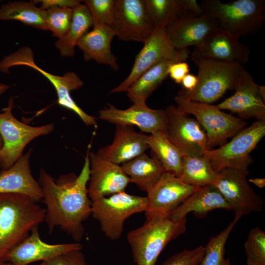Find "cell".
<instances>
[{
  "label": "cell",
  "instance_id": "cell-1",
  "mask_svg": "<svg viewBox=\"0 0 265 265\" xmlns=\"http://www.w3.org/2000/svg\"><path fill=\"white\" fill-rule=\"evenodd\" d=\"M89 178V151L78 176L70 173L55 181L44 169H40L38 182L46 206L44 221L50 232L60 227L75 241L79 242L82 239L83 223L92 214V201L87 186Z\"/></svg>",
  "mask_w": 265,
  "mask_h": 265
},
{
  "label": "cell",
  "instance_id": "cell-2",
  "mask_svg": "<svg viewBox=\"0 0 265 265\" xmlns=\"http://www.w3.org/2000/svg\"><path fill=\"white\" fill-rule=\"evenodd\" d=\"M45 215L46 209L27 196L0 193V257L25 239Z\"/></svg>",
  "mask_w": 265,
  "mask_h": 265
},
{
  "label": "cell",
  "instance_id": "cell-3",
  "mask_svg": "<svg viewBox=\"0 0 265 265\" xmlns=\"http://www.w3.org/2000/svg\"><path fill=\"white\" fill-rule=\"evenodd\" d=\"M186 226V217L178 221L170 215L146 219L141 226L127 234L135 263L155 265L167 244L185 233Z\"/></svg>",
  "mask_w": 265,
  "mask_h": 265
},
{
  "label": "cell",
  "instance_id": "cell-4",
  "mask_svg": "<svg viewBox=\"0 0 265 265\" xmlns=\"http://www.w3.org/2000/svg\"><path fill=\"white\" fill-rule=\"evenodd\" d=\"M198 67V83L191 91L183 88L178 94L195 102L211 104L228 91L234 90L244 68L242 65L201 57L192 53Z\"/></svg>",
  "mask_w": 265,
  "mask_h": 265
},
{
  "label": "cell",
  "instance_id": "cell-5",
  "mask_svg": "<svg viewBox=\"0 0 265 265\" xmlns=\"http://www.w3.org/2000/svg\"><path fill=\"white\" fill-rule=\"evenodd\" d=\"M200 5L205 12L218 22L221 29L238 39L258 31L265 21L264 0H236L228 2L204 0Z\"/></svg>",
  "mask_w": 265,
  "mask_h": 265
},
{
  "label": "cell",
  "instance_id": "cell-6",
  "mask_svg": "<svg viewBox=\"0 0 265 265\" xmlns=\"http://www.w3.org/2000/svg\"><path fill=\"white\" fill-rule=\"evenodd\" d=\"M15 66H27L39 72L54 87L59 106L74 111L86 125L97 127L96 118L87 114L71 97V91L77 90L83 85L82 80L77 74L69 72L59 76L46 72L35 63L33 53L28 47H24L4 57L0 61V71L9 73V69Z\"/></svg>",
  "mask_w": 265,
  "mask_h": 265
},
{
  "label": "cell",
  "instance_id": "cell-7",
  "mask_svg": "<svg viewBox=\"0 0 265 265\" xmlns=\"http://www.w3.org/2000/svg\"><path fill=\"white\" fill-rule=\"evenodd\" d=\"M265 135V120H257L236 134L232 140L218 148L207 151L204 155L217 172L231 168L249 174L253 162L250 154Z\"/></svg>",
  "mask_w": 265,
  "mask_h": 265
},
{
  "label": "cell",
  "instance_id": "cell-8",
  "mask_svg": "<svg viewBox=\"0 0 265 265\" xmlns=\"http://www.w3.org/2000/svg\"><path fill=\"white\" fill-rule=\"evenodd\" d=\"M174 101L179 109L195 117L206 132L210 149L225 144L246 125L243 119L224 112L216 105L193 101L179 94Z\"/></svg>",
  "mask_w": 265,
  "mask_h": 265
},
{
  "label": "cell",
  "instance_id": "cell-9",
  "mask_svg": "<svg viewBox=\"0 0 265 265\" xmlns=\"http://www.w3.org/2000/svg\"><path fill=\"white\" fill-rule=\"evenodd\" d=\"M147 206L146 196L123 191L92 201L91 215L99 222L105 235L114 240L122 236L125 220L133 214L145 212Z\"/></svg>",
  "mask_w": 265,
  "mask_h": 265
},
{
  "label": "cell",
  "instance_id": "cell-10",
  "mask_svg": "<svg viewBox=\"0 0 265 265\" xmlns=\"http://www.w3.org/2000/svg\"><path fill=\"white\" fill-rule=\"evenodd\" d=\"M14 99L11 97L7 107L0 113V135L3 145L0 151V165L3 169L13 165L23 155L26 145L34 139L47 135L53 130L52 123L31 126L17 119L13 115Z\"/></svg>",
  "mask_w": 265,
  "mask_h": 265
},
{
  "label": "cell",
  "instance_id": "cell-11",
  "mask_svg": "<svg viewBox=\"0 0 265 265\" xmlns=\"http://www.w3.org/2000/svg\"><path fill=\"white\" fill-rule=\"evenodd\" d=\"M189 54L187 48L178 50L171 44L166 28H155L136 55L130 74L110 93L127 92L142 74L156 64L167 59L186 61Z\"/></svg>",
  "mask_w": 265,
  "mask_h": 265
},
{
  "label": "cell",
  "instance_id": "cell-12",
  "mask_svg": "<svg viewBox=\"0 0 265 265\" xmlns=\"http://www.w3.org/2000/svg\"><path fill=\"white\" fill-rule=\"evenodd\" d=\"M166 136L183 156H201L210 150L206 132L196 119L174 105L165 109Z\"/></svg>",
  "mask_w": 265,
  "mask_h": 265
},
{
  "label": "cell",
  "instance_id": "cell-13",
  "mask_svg": "<svg viewBox=\"0 0 265 265\" xmlns=\"http://www.w3.org/2000/svg\"><path fill=\"white\" fill-rule=\"evenodd\" d=\"M248 174L237 169L227 168L218 172L213 184L233 210L240 218L254 212H260L264 202L251 187Z\"/></svg>",
  "mask_w": 265,
  "mask_h": 265
},
{
  "label": "cell",
  "instance_id": "cell-14",
  "mask_svg": "<svg viewBox=\"0 0 265 265\" xmlns=\"http://www.w3.org/2000/svg\"><path fill=\"white\" fill-rule=\"evenodd\" d=\"M110 27L119 40L143 44L155 28L148 15L145 0H115Z\"/></svg>",
  "mask_w": 265,
  "mask_h": 265
},
{
  "label": "cell",
  "instance_id": "cell-15",
  "mask_svg": "<svg viewBox=\"0 0 265 265\" xmlns=\"http://www.w3.org/2000/svg\"><path fill=\"white\" fill-rule=\"evenodd\" d=\"M199 187L187 184L178 177L165 172L147 192L146 219L170 215Z\"/></svg>",
  "mask_w": 265,
  "mask_h": 265
},
{
  "label": "cell",
  "instance_id": "cell-16",
  "mask_svg": "<svg viewBox=\"0 0 265 265\" xmlns=\"http://www.w3.org/2000/svg\"><path fill=\"white\" fill-rule=\"evenodd\" d=\"M99 117L115 125L136 126L145 132L166 135L167 117L165 110L152 109L146 104H133L125 109L108 104L99 110Z\"/></svg>",
  "mask_w": 265,
  "mask_h": 265
},
{
  "label": "cell",
  "instance_id": "cell-17",
  "mask_svg": "<svg viewBox=\"0 0 265 265\" xmlns=\"http://www.w3.org/2000/svg\"><path fill=\"white\" fill-rule=\"evenodd\" d=\"M82 247V245L78 242L59 244L45 242L41 239L38 227H36L25 239L9 251L2 259L12 265H28L38 261L47 262L71 252L81 250Z\"/></svg>",
  "mask_w": 265,
  "mask_h": 265
},
{
  "label": "cell",
  "instance_id": "cell-18",
  "mask_svg": "<svg viewBox=\"0 0 265 265\" xmlns=\"http://www.w3.org/2000/svg\"><path fill=\"white\" fill-rule=\"evenodd\" d=\"M218 29V22L206 12L199 16L184 13L166 28L171 44L178 50L190 46L200 48L208 36Z\"/></svg>",
  "mask_w": 265,
  "mask_h": 265
},
{
  "label": "cell",
  "instance_id": "cell-19",
  "mask_svg": "<svg viewBox=\"0 0 265 265\" xmlns=\"http://www.w3.org/2000/svg\"><path fill=\"white\" fill-rule=\"evenodd\" d=\"M90 178L88 196L91 201L125 191L131 183L121 166L89 151Z\"/></svg>",
  "mask_w": 265,
  "mask_h": 265
},
{
  "label": "cell",
  "instance_id": "cell-20",
  "mask_svg": "<svg viewBox=\"0 0 265 265\" xmlns=\"http://www.w3.org/2000/svg\"><path fill=\"white\" fill-rule=\"evenodd\" d=\"M258 86L244 69L234 88L235 93L216 106L221 110L236 113L243 120H265V104L259 95Z\"/></svg>",
  "mask_w": 265,
  "mask_h": 265
},
{
  "label": "cell",
  "instance_id": "cell-21",
  "mask_svg": "<svg viewBox=\"0 0 265 265\" xmlns=\"http://www.w3.org/2000/svg\"><path fill=\"white\" fill-rule=\"evenodd\" d=\"M193 53L202 58L242 65L248 61L250 51L238 38L218 29L208 36L200 48H195Z\"/></svg>",
  "mask_w": 265,
  "mask_h": 265
},
{
  "label": "cell",
  "instance_id": "cell-22",
  "mask_svg": "<svg viewBox=\"0 0 265 265\" xmlns=\"http://www.w3.org/2000/svg\"><path fill=\"white\" fill-rule=\"evenodd\" d=\"M147 135L137 132L132 126L116 125L113 142L100 148L98 155L117 164L128 162L149 149Z\"/></svg>",
  "mask_w": 265,
  "mask_h": 265
},
{
  "label": "cell",
  "instance_id": "cell-23",
  "mask_svg": "<svg viewBox=\"0 0 265 265\" xmlns=\"http://www.w3.org/2000/svg\"><path fill=\"white\" fill-rule=\"evenodd\" d=\"M31 150L22 155L11 167L0 172V194L24 195L38 202L43 199L42 188L33 178L30 166Z\"/></svg>",
  "mask_w": 265,
  "mask_h": 265
},
{
  "label": "cell",
  "instance_id": "cell-24",
  "mask_svg": "<svg viewBox=\"0 0 265 265\" xmlns=\"http://www.w3.org/2000/svg\"><path fill=\"white\" fill-rule=\"evenodd\" d=\"M114 36L110 26H94L80 39L77 46L82 51L86 61L94 60L117 71L119 68L117 58L111 50V43Z\"/></svg>",
  "mask_w": 265,
  "mask_h": 265
},
{
  "label": "cell",
  "instance_id": "cell-25",
  "mask_svg": "<svg viewBox=\"0 0 265 265\" xmlns=\"http://www.w3.org/2000/svg\"><path fill=\"white\" fill-rule=\"evenodd\" d=\"M217 209L231 210L220 193L213 185L199 187L170 214L172 219L178 221L193 212L204 215Z\"/></svg>",
  "mask_w": 265,
  "mask_h": 265
},
{
  "label": "cell",
  "instance_id": "cell-26",
  "mask_svg": "<svg viewBox=\"0 0 265 265\" xmlns=\"http://www.w3.org/2000/svg\"><path fill=\"white\" fill-rule=\"evenodd\" d=\"M121 167L131 182L146 192L166 172L160 160L152 151L150 157L143 153L122 164Z\"/></svg>",
  "mask_w": 265,
  "mask_h": 265
},
{
  "label": "cell",
  "instance_id": "cell-27",
  "mask_svg": "<svg viewBox=\"0 0 265 265\" xmlns=\"http://www.w3.org/2000/svg\"><path fill=\"white\" fill-rule=\"evenodd\" d=\"M179 62L163 60L145 72L127 90V96L133 104H144L148 98L168 76L170 66Z\"/></svg>",
  "mask_w": 265,
  "mask_h": 265
},
{
  "label": "cell",
  "instance_id": "cell-28",
  "mask_svg": "<svg viewBox=\"0 0 265 265\" xmlns=\"http://www.w3.org/2000/svg\"><path fill=\"white\" fill-rule=\"evenodd\" d=\"M47 10L33 1L9 2L0 7V20H16L33 27L47 30Z\"/></svg>",
  "mask_w": 265,
  "mask_h": 265
},
{
  "label": "cell",
  "instance_id": "cell-29",
  "mask_svg": "<svg viewBox=\"0 0 265 265\" xmlns=\"http://www.w3.org/2000/svg\"><path fill=\"white\" fill-rule=\"evenodd\" d=\"M73 9L72 20L68 32L63 37L58 39L55 44L60 54L64 57L74 55L78 41L93 26L90 13L84 4L80 3Z\"/></svg>",
  "mask_w": 265,
  "mask_h": 265
},
{
  "label": "cell",
  "instance_id": "cell-30",
  "mask_svg": "<svg viewBox=\"0 0 265 265\" xmlns=\"http://www.w3.org/2000/svg\"><path fill=\"white\" fill-rule=\"evenodd\" d=\"M218 173L212 167L203 155L184 156L182 160V172L179 177L183 182L197 187L213 185Z\"/></svg>",
  "mask_w": 265,
  "mask_h": 265
},
{
  "label": "cell",
  "instance_id": "cell-31",
  "mask_svg": "<svg viewBox=\"0 0 265 265\" xmlns=\"http://www.w3.org/2000/svg\"><path fill=\"white\" fill-rule=\"evenodd\" d=\"M147 142L160 160L166 172L179 177L182 172L183 155L165 134L156 133L147 135Z\"/></svg>",
  "mask_w": 265,
  "mask_h": 265
},
{
  "label": "cell",
  "instance_id": "cell-32",
  "mask_svg": "<svg viewBox=\"0 0 265 265\" xmlns=\"http://www.w3.org/2000/svg\"><path fill=\"white\" fill-rule=\"evenodd\" d=\"M147 12L155 28H166L185 13L181 0H145Z\"/></svg>",
  "mask_w": 265,
  "mask_h": 265
},
{
  "label": "cell",
  "instance_id": "cell-33",
  "mask_svg": "<svg viewBox=\"0 0 265 265\" xmlns=\"http://www.w3.org/2000/svg\"><path fill=\"white\" fill-rule=\"evenodd\" d=\"M240 217L233 220L221 232L213 236L205 246V253L199 265H231L230 259L225 258V245L234 227Z\"/></svg>",
  "mask_w": 265,
  "mask_h": 265
},
{
  "label": "cell",
  "instance_id": "cell-34",
  "mask_svg": "<svg viewBox=\"0 0 265 265\" xmlns=\"http://www.w3.org/2000/svg\"><path fill=\"white\" fill-rule=\"evenodd\" d=\"M247 265H265V232L258 227L249 232L244 242Z\"/></svg>",
  "mask_w": 265,
  "mask_h": 265
},
{
  "label": "cell",
  "instance_id": "cell-35",
  "mask_svg": "<svg viewBox=\"0 0 265 265\" xmlns=\"http://www.w3.org/2000/svg\"><path fill=\"white\" fill-rule=\"evenodd\" d=\"M46 26L47 30L52 31L58 39L62 38L70 26L73 8L52 7L47 9Z\"/></svg>",
  "mask_w": 265,
  "mask_h": 265
},
{
  "label": "cell",
  "instance_id": "cell-36",
  "mask_svg": "<svg viewBox=\"0 0 265 265\" xmlns=\"http://www.w3.org/2000/svg\"><path fill=\"white\" fill-rule=\"evenodd\" d=\"M88 8L93 21V26H110L113 17L115 0H83Z\"/></svg>",
  "mask_w": 265,
  "mask_h": 265
},
{
  "label": "cell",
  "instance_id": "cell-37",
  "mask_svg": "<svg viewBox=\"0 0 265 265\" xmlns=\"http://www.w3.org/2000/svg\"><path fill=\"white\" fill-rule=\"evenodd\" d=\"M205 251V246L203 245L193 249L184 250L171 256L161 265H199Z\"/></svg>",
  "mask_w": 265,
  "mask_h": 265
},
{
  "label": "cell",
  "instance_id": "cell-38",
  "mask_svg": "<svg viewBox=\"0 0 265 265\" xmlns=\"http://www.w3.org/2000/svg\"><path fill=\"white\" fill-rule=\"evenodd\" d=\"M189 73V66L186 61L176 62L171 64L169 68L168 76L176 83L180 84L183 78Z\"/></svg>",
  "mask_w": 265,
  "mask_h": 265
},
{
  "label": "cell",
  "instance_id": "cell-39",
  "mask_svg": "<svg viewBox=\"0 0 265 265\" xmlns=\"http://www.w3.org/2000/svg\"><path fill=\"white\" fill-rule=\"evenodd\" d=\"M33 1L35 4L40 3V7L47 10L52 7L73 8L80 3L81 1L79 0H33Z\"/></svg>",
  "mask_w": 265,
  "mask_h": 265
},
{
  "label": "cell",
  "instance_id": "cell-40",
  "mask_svg": "<svg viewBox=\"0 0 265 265\" xmlns=\"http://www.w3.org/2000/svg\"><path fill=\"white\" fill-rule=\"evenodd\" d=\"M185 13L199 16L205 13L200 4L196 0H181Z\"/></svg>",
  "mask_w": 265,
  "mask_h": 265
},
{
  "label": "cell",
  "instance_id": "cell-41",
  "mask_svg": "<svg viewBox=\"0 0 265 265\" xmlns=\"http://www.w3.org/2000/svg\"><path fill=\"white\" fill-rule=\"evenodd\" d=\"M80 251H72L65 255L69 265H87L85 257Z\"/></svg>",
  "mask_w": 265,
  "mask_h": 265
},
{
  "label": "cell",
  "instance_id": "cell-42",
  "mask_svg": "<svg viewBox=\"0 0 265 265\" xmlns=\"http://www.w3.org/2000/svg\"><path fill=\"white\" fill-rule=\"evenodd\" d=\"M197 83V76L189 73L183 78L181 84H182L184 89L187 91H191L195 88Z\"/></svg>",
  "mask_w": 265,
  "mask_h": 265
},
{
  "label": "cell",
  "instance_id": "cell-43",
  "mask_svg": "<svg viewBox=\"0 0 265 265\" xmlns=\"http://www.w3.org/2000/svg\"><path fill=\"white\" fill-rule=\"evenodd\" d=\"M45 265H69L65 255H62L45 262Z\"/></svg>",
  "mask_w": 265,
  "mask_h": 265
},
{
  "label": "cell",
  "instance_id": "cell-44",
  "mask_svg": "<svg viewBox=\"0 0 265 265\" xmlns=\"http://www.w3.org/2000/svg\"><path fill=\"white\" fill-rule=\"evenodd\" d=\"M248 182L253 184L254 185L260 188H263L265 186V178H256L249 179Z\"/></svg>",
  "mask_w": 265,
  "mask_h": 265
},
{
  "label": "cell",
  "instance_id": "cell-45",
  "mask_svg": "<svg viewBox=\"0 0 265 265\" xmlns=\"http://www.w3.org/2000/svg\"><path fill=\"white\" fill-rule=\"evenodd\" d=\"M258 88L259 95L263 101L265 102V85H259Z\"/></svg>",
  "mask_w": 265,
  "mask_h": 265
},
{
  "label": "cell",
  "instance_id": "cell-46",
  "mask_svg": "<svg viewBox=\"0 0 265 265\" xmlns=\"http://www.w3.org/2000/svg\"><path fill=\"white\" fill-rule=\"evenodd\" d=\"M10 87V86L3 84V83H0V96L3 94L4 92H5L8 89H9Z\"/></svg>",
  "mask_w": 265,
  "mask_h": 265
},
{
  "label": "cell",
  "instance_id": "cell-47",
  "mask_svg": "<svg viewBox=\"0 0 265 265\" xmlns=\"http://www.w3.org/2000/svg\"><path fill=\"white\" fill-rule=\"evenodd\" d=\"M0 265H12L10 263L4 261L2 258L0 257Z\"/></svg>",
  "mask_w": 265,
  "mask_h": 265
},
{
  "label": "cell",
  "instance_id": "cell-48",
  "mask_svg": "<svg viewBox=\"0 0 265 265\" xmlns=\"http://www.w3.org/2000/svg\"><path fill=\"white\" fill-rule=\"evenodd\" d=\"M2 145H3L2 140V138H1V136L0 135V151L2 149Z\"/></svg>",
  "mask_w": 265,
  "mask_h": 265
},
{
  "label": "cell",
  "instance_id": "cell-49",
  "mask_svg": "<svg viewBox=\"0 0 265 265\" xmlns=\"http://www.w3.org/2000/svg\"><path fill=\"white\" fill-rule=\"evenodd\" d=\"M39 265H45V262H42Z\"/></svg>",
  "mask_w": 265,
  "mask_h": 265
}]
</instances>
